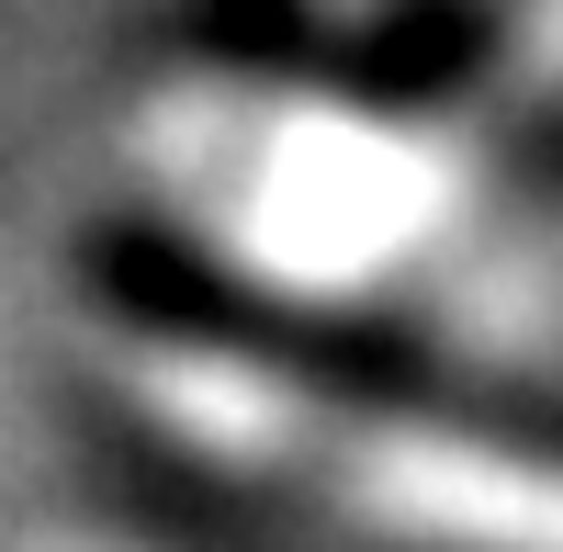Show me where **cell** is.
I'll return each mask as SVG.
<instances>
[{
	"mask_svg": "<svg viewBox=\"0 0 563 552\" xmlns=\"http://www.w3.org/2000/svg\"><path fill=\"white\" fill-rule=\"evenodd\" d=\"M372 508L474 552H563V474L496 463V451H451V440H384L361 463Z\"/></svg>",
	"mask_w": 563,
	"mask_h": 552,
	"instance_id": "6da1fadb",
	"label": "cell"
}]
</instances>
